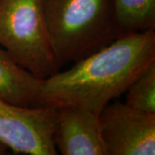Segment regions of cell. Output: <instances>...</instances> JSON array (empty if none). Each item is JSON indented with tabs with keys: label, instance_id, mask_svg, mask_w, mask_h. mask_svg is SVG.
<instances>
[{
	"label": "cell",
	"instance_id": "1",
	"mask_svg": "<svg viewBox=\"0 0 155 155\" xmlns=\"http://www.w3.org/2000/svg\"><path fill=\"white\" fill-rule=\"evenodd\" d=\"M154 61L155 30L123 34L70 69L44 79L45 106H78L100 114Z\"/></svg>",
	"mask_w": 155,
	"mask_h": 155
},
{
	"label": "cell",
	"instance_id": "2",
	"mask_svg": "<svg viewBox=\"0 0 155 155\" xmlns=\"http://www.w3.org/2000/svg\"><path fill=\"white\" fill-rule=\"evenodd\" d=\"M59 69L93 54L123 35L114 0H42Z\"/></svg>",
	"mask_w": 155,
	"mask_h": 155
},
{
	"label": "cell",
	"instance_id": "3",
	"mask_svg": "<svg viewBox=\"0 0 155 155\" xmlns=\"http://www.w3.org/2000/svg\"><path fill=\"white\" fill-rule=\"evenodd\" d=\"M0 45L44 80L60 71L50 43L42 0H0Z\"/></svg>",
	"mask_w": 155,
	"mask_h": 155
},
{
	"label": "cell",
	"instance_id": "4",
	"mask_svg": "<svg viewBox=\"0 0 155 155\" xmlns=\"http://www.w3.org/2000/svg\"><path fill=\"white\" fill-rule=\"evenodd\" d=\"M55 107L22 108L0 99V140L16 153L56 155Z\"/></svg>",
	"mask_w": 155,
	"mask_h": 155
},
{
	"label": "cell",
	"instance_id": "5",
	"mask_svg": "<svg viewBox=\"0 0 155 155\" xmlns=\"http://www.w3.org/2000/svg\"><path fill=\"white\" fill-rule=\"evenodd\" d=\"M108 155H154L155 114L109 103L99 115Z\"/></svg>",
	"mask_w": 155,
	"mask_h": 155
},
{
	"label": "cell",
	"instance_id": "6",
	"mask_svg": "<svg viewBox=\"0 0 155 155\" xmlns=\"http://www.w3.org/2000/svg\"><path fill=\"white\" fill-rule=\"evenodd\" d=\"M53 140L62 155H108L100 126L99 115L82 107L57 108Z\"/></svg>",
	"mask_w": 155,
	"mask_h": 155
},
{
	"label": "cell",
	"instance_id": "7",
	"mask_svg": "<svg viewBox=\"0 0 155 155\" xmlns=\"http://www.w3.org/2000/svg\"><path fill=\"white\" fill-rule=\"evenodd\" d=\"M42 81L0 48V99L22 108L48 107L41 97Z\"/></svg>",
	"mask_w": 155,
	"mask_h": 155
},
{
	"label": "cell",
	"instance_id": "8",
	"mask_svg": "<svg viewBox=\"0 0 155 155\" xmlns=\"http://www.w3.org/2000/svg\"><path fill=\"white\" fill-rule=\"evenodd\" d=\"M123 33L155 30V0H114Z\"/></svg>",
	"mask_w": 155,
	"mask_h": 155
},
{
	"label": "cell",
	"instance_id": "9",
	"mask_svg": "<svg viewBox=\"0 0 155 155\" xmlns=\"http://www.w3.org/2000/svg\"><path fill=\"white\" fill-rule=\"evenodd\" d=\"M125 93L126 104L138 110L155 114V61L134 79Z\"/></svg>",
	"mask_w": 155,
	"mask_h": 155
},
{
	"label": "cell",
	"instance_id": "10",
	"mask_svg": "<svg viewBox=\"0 0 155 155\" xmlns=\"http://www.w3.org/2000/svg\"><path fill=\"white\" fill-rule=\"evenodd\" d=\"M9 151H11V149L9 148L8 146H6L5 143H3L1 140H0V155H5L9 154Z\"/></svg>",
	"mask_w": 155,
	"mask_h": 155
}]
</instances>
